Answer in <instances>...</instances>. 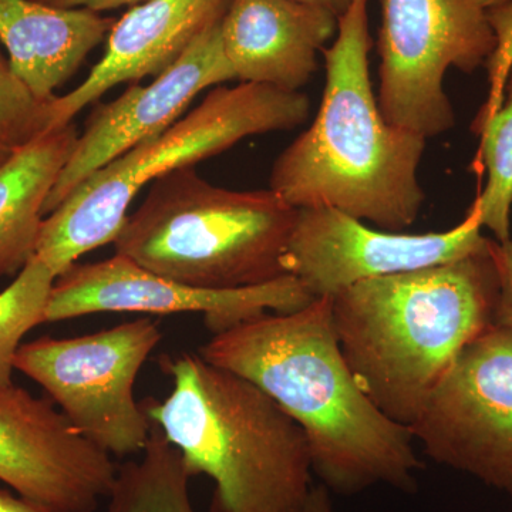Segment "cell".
Returning <instances> with one entry per match:
<instances>
[{
  "label": "cell",
  "mask_w": 512,
  "mask_h": 512,
  "mask_svg": "<svg viewBox=\"0 0 512 512\" xmlns=\"http://www.w3.org/2000/svg\"><path fill=\"white\" fill-rule=\"evenodd\" d=\"M163 339L160 323L141 318L76 338L22 343L15 370L43 387L70 424L110 456L143 453L153 421L134 386Z\"/></svg>",
  "instance_id": "cell-7"
},
{
  "label": "cell",
  "mask_w": 512,
  "mask_h": 512,
  "mask_svg": "<svg viewBox=\"0 0 512 512\" xmlns=\"http://www.w3.org/2000/svg\"><path fill=\"white\" fill-rule=\"evenodd\" d=\"M487 16L497 43H495L493 55L485 64L490 92L474 120L485 119L501 106L504 99L505 80L512 67V2L487 9Z\"/></svg>",
  "instance_id": "cell-22"
},
{
  "label": "cell",
  "mask_w": 512,
  "mask_h": 512,
  "mask_svg": "<svg viewBox=\"0 0 512 512\" xmlns=\"http://www.w3.org/2000/svg\"><path fill=\"white\" fill-rule=\"evenodd\" d=\"M77 138L73 123L47 131L0 167V276L18 275L35 258L47 198Z\"/></svg>",
  "instance_id": "cell-17"
},
{
  "label": "cell",
  "mask_w": 512,
  "mask_h": 512,
  "mask_svg": "<svg viewBox=\"0 0 512 512\" xmlns=\"http://www.w3.org/2000/svg\"><path fill=\"white\" fill-rule=\"evenodd\" d=\"M39 2L53 6V8L89 9L101 13L106 10L123 8V6H134L144 0H39Z\"/></svg>",
  "instance_id": "cell-24"
},
{
  "label": "cell",
  "mask_w": 512,
  "mask_h": 512,
  "mask_svg": "<svg viewBox=\"0 0 512 512\" xmlns=\"http://www.w3.org/2000/svg\"><path fill=\"white\" fill-rule=\"evenodd\" d=\"M16 150H12L8 146V144L3 143L2 140H0V167H3L8 161L10 160V157L13 156V153H15Z\"/></svg>",
  "instance_id": "cell-28"
},
{
  "label": "cell",
  "mask_w": 512,
  "mask_h": 512,
  "mask_svg": "<svg viewBox=\"0 0 512 512\" xmlns=\"http://www.w3.org/2000/svg\"><path fill=\"white\" fill-rule=\"evenodd\" d=\"M480 137L478 161L487 171V183L476 204L481 224L498 242L511 239L512 210V67L504 86L501 106L483 120L473 121Z\"/></svg>",
  "instance_id": "cell-19"
},
{
  "label": "cell",
  "mask_w": 512,
  "mask_h": 512,
  "mask_svg": "<svg viewBox=\"0 0 512 512\" xmlns=\"http://www.w3.org/2000/svg\"><path fill=\"white\" fill-rule=\"evenodd\" d=\"M498 295L490 239L466 258L343 289L333 325L363 392L410 429L460 353L494 325Z\"/></svg>",
  "instance_id": "cell-3"
},
{
  "label": "cell",
  "mask_w": 512,
  "mask_h": 512,
  "mask_svg": "<svg viewBox=\"0 0 512 512\" xmlns=\"http://www.w3.org/2000/svg\"><path fill=\"white\" fill-rule=\"evenodd\" d=\"M338 20L293 0H231L221 35L235 80L299 92L318 70Z\"/></svg>",
  "instance_id": "cell-15"
},
{
  "label": "cell",
  "mask_w": 512,
  "mask_h": 512,
  "mask_svg": "<svg viewBox=\"0 0 512 512\" xmlns=\"http://www.w3.org/2000/svg\"><path fill=\"white\" fill-rule=\"evenodd\" d=\"M476 202L466 218L446 232L403 234L367 227L333 208L296 211L285 268L312 298L336 293L369 279L444 265L476 254L490 239L481 235Z\"/></svg>",
  "instance_id": "cell-10"
},
{
  "label": "cell",
  "mask_w": 512,
  "mask_h": 512,
  "mask_svg": "<svg viewBox=\"0 0 512 512\" xmlns=\"http://www.w3.org/2000/svg\"><path fill=\"white\" fill-rule=\"evenodd\" d=\"M183 457L157 427L136 461L117 468L107 512H197Z\"/></svg>",
  "instance_id": "cell-18"
},
{
  "label": "cell",
  "mask_w": 512,
  "mask_h": 512,
  "mask_svg": "<svg viewBox=\"0 0 512 512\" xmlns=\"http://www.w3.org/2000/svg\"><path fill=\"white\" fill-rule=\"evenodd\" d=\"M296 208L272 190L215 187L194 167L154 181L114 239L116 254L201 289H239L289 275Z\"/></svg>",
  "instance_id": "cell-5"
},
{
  "label": "cell",
  "mask_w": 512,
  "mask_h": 512,
  "mask_svg": "<svg viewBox=\"0 0 512 512\" xmlns=\"http://www.w3.org/2000/svg\"><path fill=\"white\" fill-rule=\"evenodd\" d=\"M165 367L173 390L143 404L191 477L214 481L210 511L302 512L313 470L299 424L254 383L200 355Z\"/></svg>",
  "instance_id": "cell-4"
},
{
  "label": "cell",
  "mask_w": 512,
  "mask_h": 512,
  "mask_svg": "<svg viewBox=\"0 0 512 512\" xmlns=\"http://www.w3.org/2000/svg\"><path fill=\"white\" fill-rule=\"evenodd\" d=\"M200 356L254 383L299 424L313 473L329 491L416 490L421 463L412 431L380 412L356 382L340 350L332 298L245 320L212 336Z\"/></svg>",
  "instance_id": "cell-1"
},
{
  "label": "cell",
  "mask_w": 512,
  "mask_h": 512,
  "mask_svg": "<svg viewBox=\"0 0 512 512\" xmlns=\"http://www.w3.org/2000/svg\"><path fill=\"white\" fill-rule=\"evenodd\" d=\"M0 512H62L9 490H0Z\"/></svg>",
  "instance_id": "cell-25"
},
{
  "label": "cell",
  "mask_w": 512,
  "mask_h": 512,
  "mask_svg": "<svg viewBox=\"0 0 512 512\" xmlns=\"http://www.w3.org/2000/svg\"><path fill=\"white\" fill-rule=\"evenodd\" d=\"M491 254L494 256L500 279L494 325L512 330V238L505 242L491 239Z\"/></svg>",
  "instance_id": "cell-23"
},
{
  "label": "cell",
  "mask_w": 512,
  "mask_h": 512,
  "mask_svg": "<svg viewBox=\"0 0 512 512\" xmlns=\"http://www.w3.org/2000/svg\"><path fill=\"white\" fill-rule=\"evenodd\" d=\"M49 107L50 101L37 99L0 53V140L19 150L52 131Z\"/></svg>",
  "instance_id": "cell-21"
},
{
  "label": "cell",
  "mask_w": 512,
  "mask_h": 512,
  "mask_svg": "<svg viewBox=\"0 0 512 512\" xmlns=\"http://www.w3.org/2000/svg\"><path fill=\"white\" fill-rule=\"evenodd\" d=\"M410 431L436 463L512 498V330L493 325L470 343Z\"/></svg>",
  "instance_id": "cell-9"
},
{
  "label": "cell",
  "mask_w": 512,
  "mask_h": 512,
  "mask_svg": "<svg viewBox=\"0 0 512 512\" xmlns=\"http://www.w3.org/2000/svg\"><path fill=\"white\" fill-rule=\"evenodd\" d=\"M369 0H353L325 47L326 84L311 127L276 158L269 190L296 208H333L384 231L412 227L423 208L426 138L387 123L370 80Z\"/></svg>",
  "instance_id": "cell-2"
},
{
  "label": "cell",
  "mask_w": 512,
  "mask_h": 512,
  "mask_svg": "<svg viewBox=\"0 0 512 512\" xmlns=\"http://www.w3.org/2000/svg\"><path fill=\"white\" fill-rule=\"evenodd\" d=\"M313 299L292 275L249 288L201 289L154 274L114 254L92 264L76 262L57 276L45 320L60 322L106 312L202 313L205 326L217 335L262 313L299 311Z\"/></svg>",
  "instance_id": "cell-11"
},
{
  "label": "cell",
  "mask_w": 512,
  "mask_h": 512,
  "mask_svg": "<svg viewBox=\"0 0 512 512\" xmlns=\"http://www.w3.org/2000/svg\"><path fill=\"white\" fill-rule=\"evenodd\" d=\"M302 512H333L329 490L325 485L320 484L312 487Z\"/></svg>",
  "instance_id": "cell-26"
},
{
  "label": "cell",
  "mask_w": 512,
  "mask_h": 512,
  "mask_svg": "<svg viewBox=\"0 0 512 512\" xmlns=\"http://www.w3.org/2000/svg\"><path fill=\"white\" fill-rule=\"evenodd\" d=\"M231 0H144L114 22L104 56L72 92L50 101V128L74 117L113 87L157 77L177 62L204 30L220 22Z\"/></svg>",
  "instance_id": "cell-14"
},
{
  "label": "cell",
  "mask_w": 512,
  "mask_h": 512,
  "mask_svg": "<svg viewBox=\"0 0 512 512\" xmlns=\"http://www.w3.org/2000/svg\"><path fill=\"white\" fill-rule=\"evenodd\" d=\"M221 20L153 82L131 86L119 99L93 111L47 198L45 217L104 165L183 119L198 94L235 80L222 46Z\"/></svg>",
  "instance_id": "cell-13"
},
{
  "label": "cell",
  "mask_w": 512,
  "mask_h": 512,
  "mask_svg": "<svg viewBox=\"0 0 512 512\" xmlns=\"http://www.w3.org/2000/svg\"><path fill=\"white\" fill-rule=\"evenodd\" d=\"M56 407L16 384L0 389V481L62 512H94L116 464Z\"/></svg>",
  "instance_id": "cell-12"
},
{
  "label": "cell",
  "mask_w": 512,
  "mask_h": 512,
  "mask_svg": "<svg viewBox=\"0 0 512 512\" xmlns=\"http://www.w3.org/2000/svg\"><path fill=\"white\" fill-rule=\"evenodd\" d=\"M309 113L311 100L301 92L251 83L211 90L187 116L104 165L46 215L36 258L57 278L83 255L114 242L148 183L218 156L244 138L293 130Z\"/></svg>",
  "instance_id": "cell-6"
},
{
  "label": "cell",
  "mask_w": 512,
  "mask_h": 512,
  "mask_svg": "<svg viewBox=\"0 0 512 512\" xmlns=\"http://www.w3.org/2000/svg\"><path fill=\"white\" fill-rule=\"evenodd\" d=\"M116 20L89 9L53 8L39 0H0V42L13 72L37 99L52 101Z\"/></svg>",
  "instance_id": "cell-16"
},
{
  "label": "cell",
  "mask_w": 512,
  "mask_h": 512,
  "mask_svg": "<svg viewBox=\"0 0 512 512\" xmlns=\"http://www.w3.org/2000/svg\"><path fill=\"white\" fill-rule=\"evenodd\" d=\"M377 103L387 123L431 138L456 126L444 90L451 67L474 73L495 49L480 0H379Z\"/></svg>",
  "instance_id": "cell-8"
},
{
  "label": "cell",
  "mask_w": 512,
  "mask_h": 512,
  "mask_svg": "<svg viewBox=\"0 0 512 512\" xmlns=\"http://www.w3.org/2000/svg\"><path fill=\"white\" fill-rule=\"evenodd\" d=\"M510 2H512V0H480L481 5H483L485 9L495 8V6L505 5V3Z\"/></svg>",
  "instance_id": "cell-29"
},
{
  "label": "cell",
  "mask_w": 512,
  "mask_h": 512,
  "mask_svg": "<svg viewBox=\"0 0 512 512\" xmlns=\"http://www.w3.org/2000/svg\"><path fill=\"white\" fill-rule=\"evenodd\" d=\"M55 281L49 266L35 256L0 292V389L15 384L16 353L30 330L46 323V306Z\"/></svg>",
  "instance_id": "cell-20"
},
{
  "label": "cell",
  "mask_w": 512,
  "mask_h": 512,
  "mask_svg": "<svg viewBox=\"0 0 512 512\" xmlns=\"http://www.w3.org/2000/svg\"><path fill=\"white\" fill-rule=\"evenodd\" d=\"M293 2L326 10V12L332 13V15L339 19L350 8L353 0H293Z\"/></svg>",
  "instance_id": "cell-27"
}]
</instances>
